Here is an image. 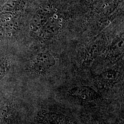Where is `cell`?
<instances>
[{"label":"cell","mask_w":124,"mask_h":124,"mask_svg":"<svg viewBox=\"0 0 124 124\" xmlns=\"http://www.w3.org/2000/svg\"><path fill=\"white\" fill-rule=\"evenodd\" d=\"M37 118L40 123L44 124H77L75 120L67 115L53 111L41 110Z\"/></svg>","instance_id":"cell-1"},{"label":"cell","mask_w":124,"mask_h":124,"mask_svg":"<svg viewBox=\"0 0 124 124\" xmlns=\"http://www.w3.org/2000/svg\"><path fill=\"white\" fill-rule=\"evenodd\" d=\"M40 34V39L46 41L53 39L59 31L60 22L56 18H50L42 27Z\"/></svg>","instance_id":"cell-2"},{"label":"cell","mask_w":124,"mask_h":124,"mask_svg":"<svg viewBox=\"0 0 124 124\" xmlns=\"http://www.w3.org/2000/svg\"><path fill=\"white\" fill-rule=\"evenodd\" d=\"M69 93L72 96L85 101H91L100 98V95L93 88L88 86H79L72 88Z\"/></svg>","instance_id":"cell-3"},{"label":"cell","mask_w":124,"mask_h":124,"mask_svg":"<svg viewBox=\"0 0 124 124\" xmlns=\"http://www.w3.org/2000/svg\"><path fill=\"white\" fill-rule=\"evenodd\" d=\"M55 60L53 56L48 53H42L36 58V70L40 73H45L53 67Z\"/></svg>","instance_id":"cell-4"},{"label":"cell","mask_w":124,"mask_h":124,"mask_svg":"<svg viewBox=\"0 0 124 124\" xmlns=\"http://www.w3.org/2000/svg\"><path fill=\"white\" fill-rule=\"evenodd\" d=\"M52 15V12L49 10H43L38 13L32 20L31 24V29L33 31H37L42 28Z\"/></svg>","instance_id":"cell-5"},{"label":"cell","mask_w":124,"mask_h":124,"mask_svg":"<svg viewBox=\"0 0 124 124\" xmlns=\"http://www.w3.org/2000/svg\"><path fill=\"white\" fill-rule=\"evenodd\" d=\"M118 80V75L115 71H107L100 76L99 81L103 87H109L114 84Z\"/></svg>","instance_id":"cell-6"},{"label":"cell","mask_w":124,"mask_h":124,"mask_svg":"<svg viewBox=\"0 0 124 124\" xmlns=\"http://www.w3.org/2000/svg\"><path fill=\"white\" fill-rule=\"evenodd\" d=\"M9 107L4 104L0 107V124H4L9 113Z\"/></svg>","instance_id":"cell-7"},{"label":"cell","mask_w":124,"mask_h":124,"mask_svg":"<svg viewBox=\"0 0 124 124\" xmlns=\"http://www.w3.org/2000/svg\"><path fill=\"white\" fill-rule=\"evenodd\" d=\"M7 71V67L3 63H0V80L4 76Z\"/></svg>","instance_id":"cell-8"},{"label":"cell","mask_w":124,"mask_h":124,"mask_svg":"<svg viewBox=\"0 0 124 124\" xmlns=\"http://www.w3.org/2000/svg\"><path fill=\"white\" fill-rule=\"evenodd\" d=\"M96 124H105L103 122H102V121H99L97 122V123Z\"/></svg>","instance_id":"cell-9"}]
</instances>
